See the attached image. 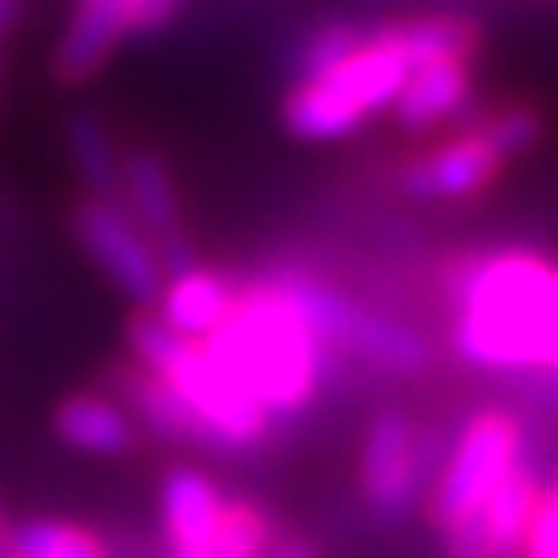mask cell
<instances>
[{"label":"cell","mask_w":558,"mask_h":558,"mask_svg":"<svg viewBox=\"0 0 558 558\" xmlns=\"http://www.w3.org/2000/svg\"><path fill=\"white\" fill-rule=\"evenodd\" d=\"M453 352L480 369H558V264L519 246L471 255L453 277Z\"/></svg>","instance_id":"obj_1"},{"label":"cell","mask_w":558,"mask_h":558,"mask_svg":"<svg viewBox=\"0 0 558 558\" xmlns=\"http://www.w3.org/2000/svg\"><path fill=\"white\" fill-rule=\"evenodd\" d=\"M203 348L268 423L304 413L322 387L326 343L287 300L277 277L238 287L229 317L203 339Z\"/></svg>","instance_id":"obj_2"},{"label":"cell","mask_w":558,"mask_h":558,"mask_svg":"<svg viewBox=\"0 0 558 558\" xmlns=\"http://www.w3.org/2000/svg\"><path fill=\"white\" fill-rule=\"evenodd\" d=\"M409 75L413 66L400 49L396 27L365 32L339 66L317 80H300L287 93L282 119L300 142H339V136H352L369 114L391 110Z\"/></svg>","instance_id":"obj_3"},{"label":"cell","mask_w":558,"mask_h":558,"mask_svg":"<svg viewBox=\"0 0 558 558\" xmlns=\"http://www.w3.org/2000/svg\"><path fill=\"white\" fill-rule=\"evenodd\" d=\"M128 348L136 365L181 396V404L216 436L220 449H251L268 436V417L233 387V378L211 361V352L163 326L155 313L128 322Z\"/></svg>","instance_id":"obj_4"},{"label":"cell","mask_w":558,"mask_h":558,"mask_svg":"<svg viewBox=\"0 0 558 558\" xmlns=\"http://www.w3.org/2000/svg\"><path fill=\"white\" fill-rule=\"evenodd\" d=\"M523 462V427L506 409H484L462 427V436L453 440L440 480L427 497L432 506V523L453 536L462 523L475 519V510L501 488V480Z\"/></svg>","instance_id":"obj_5"},{"label":"cell","mask_w":558,"mask_h":558,"mask_svg":"<svg viewBox=\"0 0 558 558\" xmlns=\"http://www.w3.org/2000/svg\"><path fill=\"white\" fill-rule=\"evenodd\" d=\"M287 291V300L304 313V322L313 326V335L326 343V348H343L352 356H365L383 369H396V374H417L427 361H432V348L427 339L391 322V317H378L361 304H352L348 295L313 282L304 272H282L277 277Z\"/></svg>","instance_id":"obj_6"},{"label":"cell","mask_w":558,"mask_h":558,"mask_svg":"<svg viewBox=\"0 0 558 558\" xmlns=\"http://www.w3.org/2000/svg\"><path fill=\"white\" fill-rule=\"evenodd\" d=\"M75 242L93 255V264L110 277V282L132 300V304H159L163 295V264L150 238L132 225L123 203L110 198H84L71 211Z\"/></svg>","instance_id":"obj_7"},{"label":"cell","mask_w":558,"mask_h":558,"mask_svg":"<svg viewBox=\"0 0 558 558\" xmlns=\"http://www.w3.org/2000/svg\"><path fill=\"white\" fill-rule=\"evenodd\" d=\"M119 203L132 216V225L150 238L159 251V264L172 272L194 268L190 246L181 242V203H177V181L168 163L155 150H132L119 172Z\"/></svg>","instance_id":"obj_8"},{"label":"cell","mask_w":558,"mask_h":558,"mask_svg":"<svg viewBox=\"0 0 558 558\" xmlns=\"http://www.w3.org/2000/svg\"><path fill=\"white\" fill-rule=\"evenodd\" d=\"M361 488L378 514H404L423 488V436L404 413H378L361 449Z\"/></svg>","instance_id":"obj_9"},{"label":"cell","mask_w":558,"mask_h":558,"mask_svg":"<svg viewBox=\"0 0 558 558\" xmlns=\"http://www.w3.org/2000/svg\"><path fill=\"white\" fill-rule=\"evenodd\" d=\"M541 493H545V484H541L536 466L519 462L501 480V488L475 510V519L462 523L453 536H445L449 558H519L523 532L532 523Z\"/></svg>","instance_id":"obj_10"},{"label":"cell","mask_w":558,"mask_h":558,"mask_svg":"<svg viewBox=\"0 0 558 558\" xmlns=\"http://www.w3.org/2000/svg\"><path fill=\"white\" fill-rule=\"evenodd\" d=\"M506 168V159L484 142V132H462L453 142L417 155L400 168V190L409 198H471L480 190H488L497 181V172Z\"/></svg>","instance_id":"obj_11"},{"label":"cell","mask_w":558,"mask_h":558,"mask_svg":"<svg viewBox=\"0 0 558 558\" xmlns=\"http://www.w3.org/2000/svg\"><path fill=\"white\" fill-rule=\"evenodd\" d=\"M225 506L229 497L216 488L211 475H203L198 466H172L159 488V510H163L172 558H216Z\"/></svg>","instance_id":"obj_12"},{"label":"cell","mask_w":558,"mask_h":558,"mask_svg":"<svg viewBox=\"0 0 558 558\" xmlns=\"http://www.w3.org/2000/svg\"><path fill=\"white\" fill-rule=\"evenodd\" d=\"M132 5L136 0H80L71 14V27L58 40L53 75L71 88L88 84L110 62L119 36L132 32Z\"/></svg>","instance_id":"obj_13"},{"label":"cell","mask_w":558,"mask_h":558,"mask_svg":"<svg viewBox=\"0 0 558 558\" xmlns=\"http://www.w3.org/2000/svg\"><path fill=\"white\" fill-rule=\"evenodd\" d=\"M110 383H114V391H119V404L132 413V423H146L155 436L177 440V445L220 449L216 436L181 404V396H177L168 383H159L150 369H142L136 361H132V365H119V369L110 374Z\"/></svg>","instance_id":"obj_14"},{"label":"cell","mask_w":558,"mask_h":558,"mask_svg":"<svg viewBox=\"0 0 558 558\" xmlns=\"http://www.w3.org/2000/svg\"><path fill=\"white\" fill-rule=\"evenodd\" d=\"M53 432L66 449L88 458H123L136 449V423L132 413L97 391H75L53 409Z\"/></svg>","instance_id":"obj_15"},{"label":"cell","mask_w":558,"mask_h":558,"mask_svg":"<svg viewBox=\"0 0 558 558\" xmlns=\"http://www.w3.org/2000/svg\"><path fill=\"white\" fill-rule=\"evenodd\" d=\"M238 300V287L229 282V277L211 272V268H185V272H172L163 282V295H159V322L172 326L177 335L203 343L233 308Z\"/></svg>","instance_id":"obj_16"},{"label":"cell","mask_w":558,"mask_h":558,"mask_svg":"<svg viewBox=\"0 0 558 558\" xmlns=\"http://www.w3.org/2000/svg\"><path fill=\"white\" fill-rule=\"evenodd\" d=\"M466 97H471V62L445 58V62L417 66L391 110H396V119H400L409 132H427V128L453 119Z\"/></svg>","instance_id":"obj_17"},{"label":"cell","mask_w":558,"mask_h":558,"mask_svg":"<svg viewBox=\"0 0 558 558\" xmlns=\"http://www.w3.org/2000/svg\"><path fill=\"white\" fill-rule=\"evenodd\" d=\"M66 155H71V168L80 177V185L88 190V198H110L119 203V172H123V159L114 150V136L110 128L101 123V114L93 110H75L66 119Z\"/></svg>","instance_id":"obj_18"},{"label":"cell","mask_w":558,"mask_h":558,"mask_svg":"<svg viewBox=\"0 0 558 558\" xmlns=\"http://www.w3.org/2000/svg\"><path fill=\"white\" fill-rule=\"evenodd\" d=\"M400 36V49L409 58V66H427V62H445V58H462L471 62L475 45H480V32L471 19H458V14H436V19H413V23H400L396 27Z\"/></svg>","instance_id":"obj_19"},{"label":"cell","mask_w":558,"mask_h":558,"mask_svg":"<svg viewBox=\"0 0 558 558\" xmlns=\"http://www.w3.org/2000/svg\"><path fill=\"white\" fill-rule=\"evenodd\" d=\"M14 558H110L106 541L66 519L14 523Z\"/></svg>","instance_id":"obj_20"},{"label":"cell","mask_w":558,"mask_h":558,"mask_svg":"<svg viewBox=\"0 0 558 558\" xmlns=\"http://www.w3.org/2000/svg\"><path fill=\"white\" fill-rule=\"evenodd\" d=\"M272 549V527H268V514L251 501H238L229 497L225 506V523H220V545H216V558H264Z\"/></svg>","instance_id":"obj_21"},{"label":"cell","mask_w":558,"mask_h":558,"mask_svg":"<svg viewBox=\"0 0 558 558\" xmlns=\"http://www.w3.org/2000/svg\"><path fill=\"white\" fill-rule=\"evenodd\" d=\"M480 132H484V142H488L501 159H519V155H527V150L541 146L545 123H541V114H536L532 106H506V110H497Z\"/></svg>","instance_id":"obj_22"},{"label":"cell","mask_w":558,"mask_h":558,"mask_svg":"<svg viewBox=\"0 0 558 558\" xmlns=\"http://www.w3.org/2000/svg\"><path fill=\"white\" fill-rule=\"evenodd\" d=\"M365 32L348 27V23H330V27H317L304 45H300V80H317L326 75L330 66H339L356 45H361Z\"/></svg>","instance_id":"obj_23"},{"label":"cell","mask_w":558,"mask_h":558,"mask_svg":"<svg viewBox=\"0 0 558 558\" xmlns=\"http://www.w3.org/2000/svg\"><path fill=\"white\" fill-rule=\"evenodd\" d=\"M519 558H558V484H549L532 510Z\"/></svg>","instance_id":"obj_24"},{"label":"cell","mask_w":558,"mask_h":558,"mask_svg":"<svg viewBox=\"0 0 558 558\" xmlns=\"http://www.w3.org/2000/svg\"><path fill=\"white\" fill-rule=\"evenodd\" d=\"M177 10H181V0H136L132 5V32H142V36L163 32Z\"/></svg>","instance_id":"obj_25"},{"label":"cell","mask_w":558,"mask_h":558,"mask_svg":"<svg viewBox=\"0 0 558 558\" xmlns=\"http://www.w3.org/2000/svg\"><path fill=\"white\" fill-rule=\"evenodd\" d=\"M264 558H317L313 541H272V549Z\"/></svg>","instance_id":"obj_26"},{"label":"cell","mask_w":558,"mask_h":558,"mask_svg":"<svg viewBox=\"0 0 558 558\" xmlns=\"http://www.w3.org/2000/svg\"><path fill=\"white\" fill-rule=\"evenodd\" d=\"M0 558H14V527H10L5 510H0Z\"/></svg>","instance_id":"obj_27"},{"label":"cell","mask_w":558,"mask_h":558,"mask_svg":"<svg viewBox=\"0 0 558 558\" xmlns=\"http://www.w3.org/2000/svg\"><path fill=\"white\" fill-rule=\"evenodd\" d=\"M14 14H19V5H14V0H0V36H5V32H10Z\"/></svg>","instance_id":"obj_28"}]
</instances>
